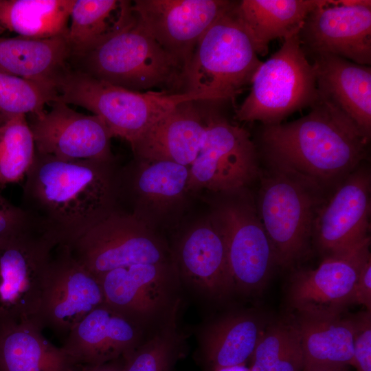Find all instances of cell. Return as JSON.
Segmentation results:
<instances>
[{
  "mask_svg": "<svg viewBox=\"0 0 371 371\" xmlns=\"http://www.w3.org/2000/svg\"><path fill=\"white\" fill-rule=\"evenodd\" d=\"M284 40L256 71L249 93L236 111L238 120L260 122L265 126L280 124L317 100L315 69L302 49L299 34Z\"/></svg>",
  "mask_w": 371,
  "mask_h": 371,
  "instance_id": "7",
  "label": "cell"
},
{
  "mask_svg": "<svg viewBox=\"0 0 371 371\" xmlns=\"http://www.w3.org/2000/svg\"><path fill=\"white\" fill-rule=\"evenodd\" d=\"M320 0H242L232 12L258 55L264 56L273 39L298 34Z\"/></svg>",
  "mask_w": 371,
  "mask_h": 371,
  "instance_id": "24",
  "label": "cell"
},
{
  "mask_svg": "<svg viewBox=\"0 0 371 371\" xmlns=\"http://www.w3.org/2000/svg\"><path fill=\"white\" fill-rule=\"evenodd\" d=\"M74 0H0V34L48 38L67 36Z\"/></svg>",
  "mask_w": 371,
  "mask_h": 371,
  "instance_id": "28",
  "label": "cell"
},
{
  "mask_svg": "<svg viewBox=\"0 0 371 371\" xmlns=\"http://www.w3.org/2000/svg\"><path fill=\"white\" fill-rule=\"evenodd\" d=\"M142 337V326L104 303L70 330L61 347L78 366H96L125 356Z\"/></svg>",
  "mask_w": 371,
  "mask_h": 371,
  "instance_id": "19",
  "label": "cell"
},
{
  "mask_svg": "<svg viewBox=\"0 0 371 371\" xmlns=\"http://www.w3.org/2000/svg\"><path fill=\"white\" fill-rule=\"evenodd\" d=\"M71 49L67 36L48 38L0 37V72L55 88L68 67Z\"/></svg>",
  "mask_w": 371,
  "mask_h": 371,
  "instance_id": "26",
  "label": "cell"
},
{
  "mask_svg": "<svg viewBox=\"0 0 371 371\" xmlns=\"http://www.w3.org/2000/svg\"><path fill=\"white\" fill-rule=\"evenodd\" d=\"M35 153L26 115L5 118L0 124V186L25 179Z\"/></svg>",
  "mask_w": 371,
  "mask_h": 371,
  "instance_id": "30",
  "label": "cell"
},
{
  "mask_svg": "<svg viewBox=\"0 0 371 371\" xmlns=\"http://www.w3.org/2000/svg\"><path fill=\"white\" fill-rule=\"evenodd\" d=\"M234 5L196 43L184 70L183 92L234 100L251 84L262 62L236 20Z\"/></svg>",
  "mask_w": 371,
  "mask_h": 371,
  "instance_id": "6",
  "label": "cell"
},
{
  "mask_svg": "<svg viewBox=\"0 0 371 371\" xmlns=\"http://www.w3.org/2000/svg\"><path fill=\"white\" fill-rule=\"evenodd\" d=\"M370 190L369 171L357 168L320 207L313 239L326 256L349 249L370 236Z\"/></svg>",
  "mask_w": 371,
  "mask_h": 371,
  "instance_id": "18",
  "label": "cell"
},
{
  "mask_svg": "<svg viewBox=\"0 0 371 371\" xmlns=\"http://www.w3.org/2000/svg\"><path fill=\"white\" fill-rule=\"evenodd\" d=\"M113 161L66 160L36 152L25 177L21 207L57 246H71L116 211Z\"/></svg>",
  "mask_w": 371,
  "mask_h": 371,
  "instance_id": "1",
  "label": "cell"
},
{
  "mask_svg": "<svg viewBox=\"0 0 371 371\" xmlns=\"http://www.w3.org/2000/svg\"><path fill=\"white\" fill-rule=\"evenodd\" d=\"M303 371H304V370H303ZM324 371H346V370H324Z\"/></svg>",
  "mask_w": 371,
  "mask_h": 371,
  "instance_id": "41",
  "label": "cell"
},
{
  "mask_svg": "<svg viewBox=\"0 0 371 371\" xmlns=\"http://www.w3.org/2000/svg\"><path fill=\"white\" fill-rule=\"evenodd\" d=\"M302 347L304 371L344 370L353 361V324L341 315H299L293 324Z\"/></svg>",
  "mask_w": 371,
  "mask_h": 371,
  "instance_id": "25",
  "label": "cell"
},
{
  "mask_svg": "<svg viewBox=\"0 0 371 371\" xmlns=\"http://www.w3.org/2000/svg\"><path fill=\"white\" fill-rule=\"evenodd\" d=\"M71 58L80 65L76 69L115 86L183 92V66L144 28L128 1H122L116 22L102 39Z\"/></svg>",
  "mask_w": 371,
  "mask_h": 371,
  "instance_id": "3",
  "label": "cell"
},
{
  "mask_svg": "<svg viewBox=\"0 0 371 371\" xmlns=\"http://www.w3.org/2000/svg\"><path fill=\"white\" fill-rule=\"evenodd\" d=\"M56 247L36 226L0 243V322L34 320Z\"/></svg>",
  "mask_w": 371,
  "mask_h": 371,
  "instance_id": "8",
  "label": "cell"
},
{
  "mask_svg": "<svg viewBox=\"0 0 371 371\" xmlns=\"http://www.w3.org/2000/svg\"><path fill=\"white\" fill-rule=\"evenodd\" d=\"M120 4L117 0H74L67 35L71 57L91 48L113 28L115 23L109 21Z\"/></svg>",
  "mask_w": 371,
  "mask_h": 371,
  "instance_id": "31",
  "label": "cell"
},
{
  "mask_svg": "<svg viewBox=\"0 0 371 371\" xmlns=\"http://www.w3.org/2000/svg\"><path fill=\"white\" fill-rule=\"evenodd\" d=\"M214 371H250L249 368H247L245 364H240L232 366L220 368Z\"/></svg>",
  "mask_w": 371,
  "mask_h": 371,
  "instance_id": "39",
  "label": "cell"
},
{
  "mask_svg": "<svg viewBox=\"0 0 371 371\" xmlns=\"http://www.w3.org/2000/svg\"><path fill=\"white\" fill-rule=\"evenodd\" d=\"M36 226L27 212L5 199L0 192V243Z\"/></svg>",
  "mask_w": 371,
  "mask_h": 371,
  "instance_id": "36",
  "label": "cell"
},
{
  "mask_svg": "<svg viewBox=\"0 0 371 371\" xmlns=\"http://www.w3.org/2000/svg\"><path fill=\"white\" fill-rule=\"evenodd\" d=\"M353 324V361L357 371H371V311L351 317Z\"/></svg>",
  "mask_w": 371,
  "mask_h": 371,
  "instance_id": "35",
  "label": "cell"
},
{
  "mask_svg": "<svg viewBox=\"0 0 371 371\" xmlns=\"http://www.w3.org/2000/svg\"><path fill=\"white\" fill-rule=\"evenodd\" d=\"M47 270L37 314L33 321L66 335L91 311L104 303L99 278L73 254L58 245Z\"/></svg>",
  "mask_w": 371,
  "mask_h": 371,
  "instance_id": "11",
  "label": "cell"
},
{
  "mask_svg": "<svg viewBox=\"0 0 371 371\" xmlns=\"http://www.w3.org/2000/svg\"><path fill=\"white\" fill-rule=\"evenodd\" d=\"M234 1L136 0L133 12L155 40L183 66L200 38Z\"/></svg>",
  "mask_w": 371,
  "mask_h": 371,
  "instance_id": "15",
  "label": "cell"
},
{
  "mask_svg": "<svg viewBox=\"0 0 371 371\" xmlns=\"http://www.w3.org/2000/svg\"><path fill=\"white\" fill-rule=\"evenodd\" d=\"M43 328L25 319L0 322V371H80L60 347L48 341Z\"/></svg>",
  "mask_w": 371,
  "mask_h": 371,
  "instance_id": "23",
  "label": "cell"
},
{
  "mask_svg": "<svg viewBox=\"0 0 371 371\" xmlns=\"http://www.w3.org/2000/svg\"><path fill=\"white\" fill-rule=\"evenodd\" d=\"M178 261L184 280L202 295L219 299L234 289L225 239L215 220L183 238Z\"/></svg>",
  "mask_w": 371,
  "mask_h": 371,
  "instance_id": "21",
  "label": "cell"
},
{
  "mask_svg": "<svg viewBox=\"0 0 371 371\" xmlns=\"http://www.w3.org/2000/svg\"><path fill=\"white\" fill-rule=\"evenodd\" d=\"M262 331L250 315H233L210 324L201 337V353L213 371L245 364L250 359Z\"/></svg>",
  "mask_w": 371,
  "mask_h": 371,
  "instance_id": "27",
  "label": "cell"
},
{
  "mask_svg": "<svg viewBox=\"0 0 371 371\" xmlns=\"http://www.w3.org/2000/svg\"><path fill=\"white\" fill-rule=\"evenodd\" d=\"M28 117L36 152L66 160L113 161V136L98 116L80 113L54 101L48 111Z\"/></svg>",
  "mask_w": 371,
  "mask_h": 371,
  "instance_id": "16",
  "label": "cell"
},
{
  "mask_svg": "<svg viewBox=\"0 0 371 371\" xmlns=\"http://www.w3.org/2000/svg\"><path fill=\"white\" fill-rule=\"evenodd\" d=\"M258 163L249 132L223 117L210 115L201 148L189 168L187 189L236 190L258 176Z\"/></svg>",
  "mask_w": 371,
  "mask_h": 371,
  "instance_id": "10",
  "label": "cell"
},
{
  "mask_svg": "<svg viewBox=\"0 0 371 371\" xmlns=\"http://www.w3.org/2000/svg\"><path fill=\"white\" fill-rule=\"evenodd\" d=\"M370 237L346 250L326 256L315 269L300 270L291 280L289 301L299 315H341L352 304L355 286L371 258Z\"/></svg>",
  "mask_w": 371,
  "mask_h": 371,
  "instance_id": "12",
  "label": "cell"
},
{
  "mask_svg": "<svg viewBox=\"0 0 371 371\" xmlns=\"http://www.w3.org/2000/svg\"><path fill=\"white\" fill-rule=\"evenodd\" d=\"M55 88L34 80L0 72V116L38 115L54 101Z\"/></svg>",
  "mask_w": 371,
  "mask_h": 371,
  "instance_id": "33",
  "label": "cell"
},
{
  "mask_svg": "<svg viewBox=\"0 0 371 371\" xmlns=\"http://www.w3.org/2000/svg\"><path fill=\"white\" fill-rule=\"evenodd\" d=\"M368 137L341 110L320 97L305 116L265 126L263 151L270 165L306 177L324 188L344 179L368 156Z\"/></svg>",
  "mask_w": 371,
  "mask_h": 371,
  "instance_id": "2",
  "label": "cell"
},
{
  "mask_svg": "<svg viewBox=\"0 0 371 371\" xmlns=\"http://www.w3.org/2000/svg\"><path fill=\"white\" fill-rule=\"evenodd\" d=\"M352 304L363 305L371 311V258L363 265L355 286Z\"/></svg>",
  "mask_w": 371,
  "mask_h": 371,
  "instance_id": "37",
  "label": "cell"
},
{
  "mask_svg": "<svg viewBox=\"0 0 371 371\" xmlns=\"http://www.w3.org/2000/svg\"><path fill=\"white\" fill-rule=\"evenodd\" d=\"M80 371H124V358L122 357L96 366L83 367Z\"/></svg>",
  "mask_w": 371,
  "mask_h": 371,
  "instance_id": "38",
  "label": "cell"
},
{
  "mask_svg": "<svg viewBox=\"0 0 371 371\" xmlns=\"http://www.w3.org/2000/svg\"><path fill=\"white\" fill-rule=\"evenodd\" d=\"M175 106L146 130L132 145L135 155L148 161H170L191 165L203 145L206 119L194 102Z\"/></svg>",
  "mask_w": 371,
  "mask_h": 371,
  "instance_id": "20",
  "label": "cell"
},
{
  "mask_svg": "<svg viewBox=\"0 0 371 371\" xmlns=\"http://www.w3.org/2000/svg\"><path fill=\"white\" fill-rule=\"evenodd\" d=\"M215 221L223 235L234 288H260L276 264L273 251L257 209L247 203L221 207Z\"/></svg>",
  "mask_w": 371,
  "mask_h": 371,
  "instance_id": "17",
  "label": "cell"
},
{
  "mask_svg": "<svg viewBox=\"0 0 371 371\" xmlns=\"http://www.w3.org/2000/svg\"><path fill=\"white\" fill-rule=\"evenodd\" d=\"M306 56L313 60L318 95L345 113L370 137V67L332 54Z\"/></svg>",
  "mask_w": 371,
  "mask_h": 371,
  "instance_id": "22",
  "label": "cell"
},
{
  "mask_svg": "<svg viewBox=\"0 0 371 371\" xmlns=\"http://www.w3.org/2000/svg\"><path fill=\"white\" fill-rule=\"evenodd\" d=\"M99 279L104 303L142 327L176 313L178 278L168 262L120 267Z\"/></svg>",
  "mask_w": 371,
  "mask_h": 371,
  "instance_id": "14",
  "label": "cell"
},
{
  "mask_svg": "<svg viewBox=\"0 0 371 371\" xmlns=\"http://www.w3.org/2000/svg\"><path fill=\"white\" fill-rule=\"evenodd\" d=\"M5 118L0 116V124H1V122L5 120Z\"/></svg>",
  "mask_w": 371,
  "mask_h": 371,
  "instance_id": "40",
  "label": "cell"
},
{
  "mask_svg": "<svg viewBox=\"0 0 371 371\" xmlns=\"http://www.w3.org/2000/svg\"><path fill=\"white\" fill-rule=\"evenodd\" d=\"M306 55L328 54L371 63V1H324L307 15L299 32Z\"/></svg>",
  "mask_w": 371,
  "mask_h": 371,
  "instance_id": "13",
  "label": "cell"
},
{
  "mask_svg": "<svg viewBox=\"0 0 371 371\" xmlns=\"http://www.w3.org/2000/svg\"><path fill=\"white\" fill-rule=\"evenodd\" d=\"M175 314L148 341L124 356V371H172L181 355V339Z\"/></svg>",
  "mask_w": 371,
  "mask_h": 371,
  "instance_id": "32",
  "label": "cell"
},
{
  "mask_svg": "<svg viewBox=\"0 0 371 371\" xmlns=\"http://www.w3.org/2000/svg\"><path fill=\"white\" fill-rule=\"evenodd\" d=\"M250 360V371H303V352L293 325L278 324L262 333Z\"/></svg>",
  "mask_w": 371,
  "mask_h": 371,
  "instance_id": "29",
  "label": "cell"
},
{
  "mask_svg": "<svg viewBox=\"0 0 371 371\" xmlns=\"http://www.w3.org/2000/svg\"><path fill=\"white\" fill-rule=\"evenodd\" d=\"M141 166L135 174L132 186L135 192L155 200H170L187 189L189 169L186 166L170 161H154Z\"/></svg>",
  "mask_w": 371,
  "mask_h": 371,
  "instance_id": "34",
  "label": "cell"
},
{
  "mask_svg": "<svg viewBox=\"0 0 371 371\" xmlns=\"http://www.w3.org/2000/svg\"><path fill=\"white\" fill-rule=\"evenodd\" d=\"M271 166L262 175L257 211L275 262L291 266L308 251L324 188L292 171Z\"/></svg>",
  "mask_w": 371,
  "mask_h": 371,
  "instance_id": "5",
  "label": "cell"
},
{
  "mask_svg": "<svg viewBox=\"0 0 371 371\" xmlns=\"http://www.w3.org/2000/svg\"><path fill=\"white\" fill-rule=\"evenodd\" d=\"M55 89L54 101L91 111L104 121L113 137L126 140L131 146L178 104L210 100L204 95L187 92L132 91L68 67L57 78Z\"/></svg>",
  "mask_w": 371,
  "mask_h": 371,
  "instance_id": "4",
  "label": "cell"
},
{
  "mask_svg": "<svg viewBox=\"0 0 371 371\" xmlns=\"http://www.w3.org/2000/svg\"><path fill=\"white\" fill-rule=\"evenodd\" d=\"M69 247L76 259L98 278L134 264L167 262L163 244L138 217L117 210Z\"/></svg>",
  "mask_w": 371,
  "mask_h": 371,
  "instance_id": "9",
  "label": "cell"
}]
</instances>
